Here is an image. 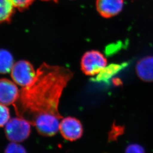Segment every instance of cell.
Here are the masks:
<instances>
[{"label": "cell", "mask_w": 153, "mask_h": 153, "mask_svg": "<svg viewBox=\"0 0 153 153\" xmlns=\"http://www.w3.org/2000/svg\"><path fill=\"white\" fill-rule=\"evenodd\" d=\"M10 118V112L9 108L5 105L0 103V127L6 125Z\"/></svg>", "instance_id": "cell-11"}, {"label": "cell", "mask_w": 153, "mask_h": 153, "mask_svg": "<svg viewBox=\"0 0 153 153\" xmlns=\"http://www.w3.org/2000/svg\"><path fill=\"white\" fill-rule=\"evenodd\" d=\"M59 131L65 140L75 141L82 137L84 127L79 120L74 117L68 116L61 121Z\"/></svg>", "instance_id": "cell-5"}, {"label": "cell", "mask_w": 153, "mask_h": 153, "mask_svg": "<svg viewBox=\"0 0 153 153\" xmlns=\"http://www.w3.org/2000/svg\"><path fill=\"white\" fill-rule=\"evenodd\" d=\"M19 96V91L14 82L7 79H0V103L15 105Z\"/></svg>", "instance_id": "cell-6"}, {"label": "cell", "mask_w": 153, "mask_h": 153, "mask_svg": "<svg viewBox=\"0 0 153 153\" xmlns=\"http://www.w3.org/2000/svg\"><path fill=\"white\" fill-rule=\"evenodd\" d=\"M15 7L12 0H0V24L10 22Z\"/></svg>", "instance_id": "cell-9"}, {"label": "cell", "mask_w": 153, "mask_h": 153, "mask_svg": "<svg viewBox=\"0 0 153 153\" xmlns=\"http://www.w3.org/2000/svg\"><path fill=\"white\" fill-rule=\"evenodd\" d=\"M34 0H12L13 6L19 10L27 9L33 3Z\"/></svg>", "instance_id": "cell-13"}, {"label": "cell", "mask_w": 153, "mask_h": 153, "mask_svg": "<svg viewBox=\"0 0 153 153\" xmlns=\"http://www.w3.org/2000/svg\"><path fill=\"white\" fill-rule=\"evenodd\" d=\"M136 72L142 80L153 82V56H147L139 61L136 65Z\"/></svg>", "instance_id": "cell-8"}, {"label": "cell", "mask_w": 153, "mask_h": 153, "mask_svg": "<svg viewBox=\"0 0 153 153\" xmlns=\"http://www.w3.org/2000/svg\"><path fill=\"white\" fill-rule=\"evenodd\" d=\"M30 125L28 121L20 117L10 119L4 129L7 138L13 142L24 141L30 134Z\"/></svg>", "instance_id": "cell-2"}, {"label": "cell", "mask_w": 153, "mask_h": 153, "mask_svg": "<svg viewBox=\"0 0 153 153\" xmlns=\"http://www.w3.org/2000/svg\"><path fill=\"white\" fill-rule=\"evenodd\" d=\"M107 60L100 52H87L81 60V69L86 75L93 76L100 73L106 67Z\"/></svg>", "instance_id": "cell-3"}, {"label": "cell", "mask_w": 153, "mask_h": 153, "mask_svg": "<svg viewBox=\"0 0 153 153\" xmlns=\"http://www.w3.org/2000/svg\"><path fill=\"white\" fill-rule=\"evenodd\" d=\"M73 76L72 72L64 67L41 64L33 82L19 91V99L13 105L16 115L31 125L39 116L62 118L58 111L59 102Z\"/></svg>", "instance_id": "cell-1"}, {"label": "cell", "mask_w": 153, "mask_h": 153, "mask_svg": "<svg viewBox=\"0 0 153 153\" xmlns=\"http://www.w3.org/2000/svg\"><path fill=\"white\" fill-rule=\"evenodd\" d=\"M13 56L7 50L0 49V74H7L13 67Z\"/></svg>", "instance_id": "cell-10"}, {"label": "cell", "mask_w": 153, "mask_h": 153, "mask_svg": "<svg viewBox=\"0 0 153 153\" xmlns=\"http://www.w3.org/2000/svg\"><path fill=\"white\" fill-rule=\"evenodd\" d=\"M123 0H97V12L102 16L109 18L118 15L122 10Z\"/></svg>", "instance_id": "cell-7"}, {"label": "cell", "mask_w": 153, "mask_h": 153, "mask_svg": "<svg viewBox=\"0 0 153 153\" xmlns=\"http://www.w3.org/2000/svg\"><path fill=\"white\" fill-rule=\"evenodd\" d=\"M4 153H27L24 146L16 143H11L7 145Z\"/></svg>", "instance_id": "cell-12"}, {"label": "cell", "mask_w": 153, "mask_h": 153, "mask_svg": "<svg viewBox=\"0 0 153 153\" xmlns=\"http://www.w3.org/2000/svg\"><path fill=\"white\" fill-rule=\"evenodd\" d=\"M42 1H54L55 2H57L58 0H42Z\"/></svg>", "instance_id": "cell-15"}, {"label": "cell", "mask_w": 153, "mask_h": 153, "mask_svg": "<svg viewBox=\"0 0 153 153\" xmlns=\"http://www.w3.org/2000/svg\"><path fill=\"white\" fill-rule=\"evenodd\" d=\"M11 76L16 84L22 87H27L33 82L36 72L33 65L26 60H20L14 64Z\"/></svg>", "instance_id": "cell-4"}, {"label": "cell", "mask_w": 153, "mask_h": 153, "mask_svg": "<svg viewBox=\"0 0 153 153\" xmlns=\"http://www.w3.org/2000/svg\"><path fill=\"white\" fill-rule=\"evenodd\" d=\"M125 153H145V150L138 144H130L126 148Z\"/></svg>", "instance_id": "cell-14"}]
</instances>
